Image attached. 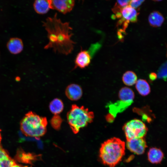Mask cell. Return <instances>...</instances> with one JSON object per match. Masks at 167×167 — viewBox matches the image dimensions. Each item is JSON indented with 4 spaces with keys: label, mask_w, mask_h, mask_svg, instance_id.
Returning <instances> with one entry per match:
<instances>
[{
    "label": "cell",
    "mask_w": 167,
    "mask_h": 167,
    "mask_svg": "<svg viewBox=\"0 0 167 167\" xmlns=\"http://www.w3.org/2000/svg\"><path fill=\"white\" fill-rule=\"evenodd\" d=\"M43 26L49 40L45 49L52 48L55 52L66 55L72 52L75 43L71 39L73 34L69 22H62L55 13L53 17H48L43 22Z\"/></svg>",
    "instance_id": "cell-1"
},
{
    "label": "cell",
    "mask_w": 167,
    "mask_h": 167,
    "mask_svg": "<svg viewBox=\"0 0 167 167\" xmlns=\"http://www.w3.org/2000/svg\"><path fill=\"white\" fill-rule=\"evenodd\" d=\"M125 143L121 139L113 137L104 142L99 150V157L102 163L114 167L121 161L125 153Z\"/></svg>",
    "instance_id": "cell-2"
},
{
    "label": "cell",
    "mask_w": 167,
    "mask_h": 167,
    "mask_svg": "<svg viewBox=\"0 0 167 167\" xmlns=\"http://www.w3.org/2000/svg\"><path fill=\"white\" fill-rule=\"evenodd\" d=\"M47 124L46 117L30 111L27 113L21 121L20 128L26 136L39 138L46 133Z\"/></svg>",
    "instance_id": "cell-3"
},
{
    "label": "cell",
    "mask_w": 167,
    "mask_h": 167,
    "mask_svg": "<svg viewBox=\"0 0 167 167\" xmlns=\"http://www.w3.org/2000/svg\"><path fill=\"white\" fill-rule=\"evenodd\" d=\"M67 122L74 133H77L81 128L87 126L91 123L94 118L93 112L82 106L79 107L75 104L72 105L71 108L67 114Z\"/></svg>",
    "instance_id": "cell-4"
},
{
    "label": "cell",
    "mask_w": 167,
    "mask_h": 167,
    "mask_svg": "<svg viewBox=\"0 0 167 167\" xmlns=\"http://www.w3.org/2000/svg\"><path fill=\"white\" fill-rule=\"evenodd\" d=\"M123 130L127 141L135 139L144 138L148 129L141 120L134 119L125 123Z\"/></svg>",
    "instance_id": "cell-5"
},
{
    "label": "cell",
    "mask_w": 167,
    "mask_h": 167,
    "mask_svg": "<svg viewBox=\"0 0 167 167\" xmlns=\"http://www.w3.org/2000/svg\"><path fill=\"white\" fill-rule=\"evenodd\" d=\"M50 9L66 14L71 11L75 5L74 0H49Z\"/></svg>",
    "instance_id": "cell-6"
},
{
    "label": "cell",
    "mask_w": 167,
    "mask_h": 167,
    "mask_svg": "<svg viewBox=\"0 0 167 167\" xmlns=\"http://www.w3.org/2000/svg\"><path fill=\"white\" fill-rule=\"evenodd\" d=\"M126 146L131 152L138 155L143 154L147 147L146 142L144 138L127 140Z\"/></svg>",
    "instance_id": "cell-7"
},
{
    "label": "cell",
    "mask_w": 167,
    "mask_h": 167,
    "mask_svg": "<svg viewBox=\"0 0 167 167\" xmlns=\"http://www.w3.org/2000/svg\"><path fill=\"white\" fill-rule=\"evenodd\" d=\"M132 104L119 99L114 103H109L107 104L106 107L109 109V113L115 118L118 113L124 111Z\"/></svg>",
    "instance_id": "cell-8"
},
{
    "label": "cell",
    "mask_w": 167,
    "mask_h": 167,
    "mask_svg": "<svg viewBox=\"0 0 167 167\" xmlns=\"http://www.w3.org/2000/svg\"><path fill=\"white\" fill-rule=\"evenodd\" d=\"M65 93L69 99L73 101H76L79 99L82 96L83 91L79 85L72 84L67 87Z\"/></svg>",
    "instance_id": "cell-9"
},
{
    "label": "cell",
    "mask_w": 167,
    "mask_h": 167,
    "mask_svg": "<svg viewBox=\"0 0 167 167\" xmlns=\"http://www.w3.org/2000/svg\"><path fill=\"white\" fill-rule=\"evenodd\" d=\"M91 59L89 52L81 49L77 54L75 60V67L84 68L90 64Z\"/></svg>",
    "instance_id": "cell-10"
},
{
    "label": "cell",
    "mask_w": 167,
    "mask_h": 167,
    "mask_svg": "<svg viewBox=\"0 0 167 167\" xmlns=\"http://www.w3.org/2000/svg\"><path fill=\"white\" fill-rule=\"evenodd\" d=\"M121 18L128 23L136 22L137 21L138 12L135 9L128 5L122 9L121 12Z\"/></svg>",
    "instance_id": "cell-11"
},
{
    "label": "cell",
    "mask_w": 167,
    "mask_h": 167,
    "mask_svg": "<svg viewBox=\"0 0 167 167\" xmlns=\"http://www.w3.org/2000/svg\"><path fill=\"white\" fill-rule=\"evenodd\" d=\"M7 47L11 53L16 54H19L23 50V43L22 40L19 38H12L7 42Z\"/></svg>",
    "instance_id": "cell-12"
},
{
    "label": "cell",
    "mask_w": 167,
    "mask_h": 167,
    "mask_svg": "<svg viewBox=\"0 0 167 167\" xmlns=\"http://www.w3.org/2000/svg\"><path fill=\"white\" fill-rule=\"evenodd\" d=\"M148 159L151 163L158 164L161 163L164 157V154L162 150L156 147L150 148L147 154Z\"/></svg>",
    "instance_id": "cell-13"
},
{
    "label": "cell",
    "mask_w": 167,
    "mask_h": 167,
    "mask_svg": "<svg viewBox=\"0 0 167 167\" xmlns=\"http://www.w3.org/2000/svg\"><path fill=\"white\" fill-rule=\"evenodd\" d=\"M165 19L163 15L158 11H154L149 14L148 20L150 25L155 28L160 27L163 24Z\"/></svg>",
    "instance_id": "cell-14"
},
{
    "label": "cell",
    "mask_w": 167,
    "mask_h": 167,
    "mask_svg": "<svg viewBox=\"0 0 167 167\" xmlns=\"http://www.w3.org/2000/svg\"><path fill=\"white\" fill-rule=\"evenodd\" d=\"M133 91L127 87L122 88L119 91L118 97L119 99L133 103L135 98Z\"/></svg>",
    "instance_id": "cell-15"
},
{
    "label": "cell",
    "mask_w": 167,
    "mask_h": 167,
    "mask_svg": "<svg viewBox=\"0 0 167 167\" xmlns=\"http://www.w3.org/2000/svg\"><path fill=\"white\" fill-rule=\"evenodd\" d=\"M33 7L37 13L40 14H45L50 9L49 0H36L33 3Z\"/></svg>",
    "instance_id": "cell-16"
},
{
    "label": "cell",
    "mask_w": 167,
    "mask_h": 167,
    "mask_svg": "<svg viewBox=\"0 0 167 167\" xmlns=\"http://www.w3.org/2000/svg\"><path fill=\"white\" fill-rule=\"evenodd\" d=\"M15 164V161L0 145V167H11Z\"/></svg>",
    "instance_id": "cell-17"
},
{
    "label": "cell",
    "mask_w": 167,
    "mask_h": 167,
    "mask_svg": "<svg viewBox=\"0 0 167 167\" xmlns=\"http://www.w3.org/2000/svg\"><path fill=\"white\" fill-rule=\"evenodd\" d=\"M135 88L139 94L143 96H146L151 92L149 85L146 80L139 79L135 83Z\"/></svg>",
    "instance_id": "cell-18"
},
{
    "label": "cell",
    "mask_w": 167,
    "mask_h": 167,
    "mask_svg": "<svg viewBox=\"0 0 167 167\" xmlns=\"http://www.w3.org/2000/svg\"><path fill=\"white\" fill-rule=\"evenodd\" d=\"M49 107L52 113L54 115L59 114L63 109V103L60 99L55 98L50 103Z\"/></svg>",
    "instance_id": "cell-19"
},
{
    "label": "cell",
    "mask_w": 167,
    "mask_h": 167,
    "mask_svg": "<svg viewBox=\"0 0 167 167\" xmlns=\"http://www.w3.org/2000/svg\"><path fill=\"white\" fill-rule=\"evenodd\" d=\"M122 80L126 85L131 86L136 83L137 80V77L135 72L129 71H126L123 74Z\"/></svg>",
    "instance_id": "cell-20"
},
{
    "label": "cell",
    "mask_w": 167,
    "mask_h": 167,
    "mask_svg": "<svg viewBox=\"0 0 167 167\" xmlns=\"http://www.w3.org/2000/svg\"><path fill=\"white\" fill-rule=\"evenodd\" d=\"M130 0H118L112 9L115 14L120 13L121 10L125 7L128 5Z\"/></svg>",
    "instance_id": "cell-21"
},
{
    "label": "cell",
    "mask_w": 167,
    "mask_h": 167,
    "mask_svg": "<svg viewBox=\"0 0 167 167\" xmlns=\"http://www.w3.org/2000/svg\"><path fill=\"white\" fill-rule=\"evenodd\" d=\"M157 76L158 78L166 81L167 80V62L163 63L159 68Z\"/></svg>",
    "instance_id": "cell-22"
},
{
    "label": "cell",
    "mask_w": 167,
    "mask_h": 167,
    "mask_svg": "<svg viewBox=\"0 0 167 167\" xmlns=\"http://www.w3.org/2000/svg\"><path fill=\"white\" fill-rule=\"evenodd\" d=\"M62 122V120L59 114L54 115L50 121L52 126L56 130L60 129Z\"/></svg>",
    "instance_id": "cell-23"
},
{
    "label": "cell",
    "mask_w": 167,
    "mask_h": 167,
    "mask_svg": "<svg viewBox=\"0 0 167 167\" xmlns=\"http://www.w3.org/2000/svg\"><path fill=\"white\" fill-rule=\"evenodd\" d=\"M144 1V0L130 1L129 5L135 9L140 6Z\"/></svg>",
    "instance_id": "cell-24"
},
{
    "label": "cell",
    "mask_w": 167,
    "mask_h": 167,
    "mask_svg": "<svg viewBox=\"0 0 167 167\" xmlns=\"http://www.w3.org/2000/svg\"><path fill=\"white\" fill-rule=\"evenodd\" d=\"M105 117L106 121L109 123L113 122L115 118L113 116L109 113L107 114Z\"/></svg>",
    "instance_id": "cell-25"
},
{
    "label": "cell",
    "mask_w": 167,
    "mask_h": 167,
    "mask_svg": "<svg viewBox=\"0 0 167 167\" xmlns=\"http://www.w3.org/2000/svg\"><path fill=\"white\" fill-rule=\"evenodd\" d=\"M149 77L151 81H153L156 79L157 77V75L154 72H151L149 74Z\"/></svg>",
    "instance_id": "cell-26"
},
{
    "label": "cell",
    "mask_w": 167,
    "mask_h": 167,
    "mask_svg": "<svg viewBox=\"0 0 167 167\" xmlns=\"http://www.w3.org/2000/svg\"><path fill=\"white\" fill-rule=\"evenodd\" d=\"M11 167H23L21 166H20L19 165H17L16 164H15V165H13Z\"/></svg>",
    "instance_id": "cell-27"
},
{
    "label": "cell",
    "mask_w": 167,
    "mask_h": 167,
    "mask_svg": "<svg viewBox=\"0 0 167 167\" xmlns=\"http://www.w3.org/2000/svg\"><path fill=\"white\" fill-rule=\"evenodd\" d=\"M1 130L0 129V142L1 140V139H2V137H1Z\"/></svg>",
    "instance_id": "cell-28"
},
{
    "label": "cell",
    "mask_w": 167,
    "mask_h": 167,
    "mask_svg": "<svg viewBox=\"0 0 167 167\" xmlns=\"http://www.w3.org/2000/svg\"><path fill=\"white\" fill-rule=\"evenodd\" d=\"M166 47H167V45H166ZM166 57H167V53H166Z\"/></svg>",
    "instance_id": "cell-29"
}]
</instances>
